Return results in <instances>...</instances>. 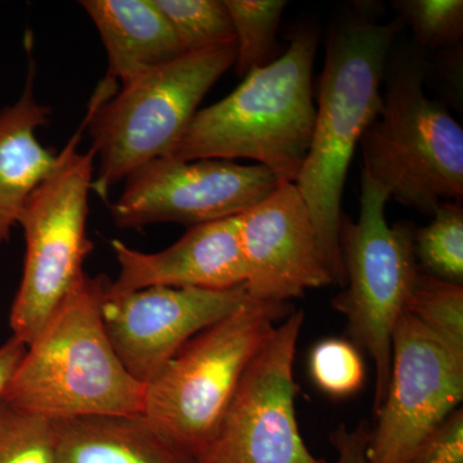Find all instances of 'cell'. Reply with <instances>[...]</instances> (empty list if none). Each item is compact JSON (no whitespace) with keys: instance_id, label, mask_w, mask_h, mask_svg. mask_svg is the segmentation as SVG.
<instances>
[{"instance_id":"cell-1","label":"cell","mask_w":463,"mask_h":463,"mask_svg":"<svg viewBox=\"0 0 463 463\" xmlns=\"http://www.w3.org/2000/svg\"><path fill=\"white\" fill-rule=\"evenodd\" d=\"M402 20L350 17L332 30L319 81L315 129L297 182L335 285L345 286L341 201L356 146L379 114L383 76Z\"/></svg>"},{"instance_id":"cell-2","label":"cell","mask_w":463,"mask_h":463,"mask_svg":"<svg viewBox=\"0 0 463 463\" xmlns=\"http://www.w3.org/2000/svg\"><path fill=\"white\" fill-rule=\"evenodd\" d=\"M105 279L84 273L70 289L26 345L5 403L53 421L143 414L146 385L128 373L103 326Z\"/></svg>"},{"instance_id":"cell-3","label":"cell","mask_w":463,"mask_h":463,"mask_svg":"<svg viewBox=\"0 0 463 463\" xmlns=\"http://www.w3.org/2000/svg\"><path fill=\"white\" fill-rule=\"evenodd\" d=\"M317 45L309 30L292 35L282 56L246 75L230 96L199 109L167 157L250 158L279 182H297L315 129Z\"/></svg>"},{"instance_id":"cell-4","label":"cell","mask_w":463,"mask_h":463,"mask_svg":"<svg viewBox=\"0 0 463 463\" xmlns=\"http://www.w3.org/2000/svg\"><path fill=\"white\" fill-rule=\"evenodd\" d=\"M236 54V44L190 52L121 85L109 99L97 90L84 120L99 160L91 191L108 200L114 185L167 156Z\"/></svg>"},{"instance_id":"cell-5","label":"cell","mask_w":463,"mask_h":463,"mask_svg":"<svg viewBox=\"0 0 463 463\" xmlns=\"http://www.w3.org/2000/svg\"><path fill=\"white\" fill-rule=\"evenodd\" d=\"M288 304L250 298L192 337L146 385L143 416L194 459L205 449L252 359Z\"/></svg>"},{"instance_id":"cell-6","label":"cell","mask_w":463,"mask_h":463,"mask_svg":"<svg viewBox=\"0 0 463 463\" xmlns=\"http://www.w3.org/2000/svg\"><path fill=\"white\" fill-rule=\"evenodd\" d=\"M422 84L421 67L395 69L359 146L364 173L390 199L432 215L440 203L462 201L463 130Z\"/></svg>"},{"instance_id":"cell-7","label":"cell","mask_w":463,"mask_h":463,"mask_svg":"<svg viewBox=\"0 0 463 463\" xmlns=\"http://www.w3.org/2000/svg\"><path fill=\"white\" fill-rule=\"evenodd\" d=\"M389 194L362 172L358 221L343 215L340 250L345 289L332 307L345 316L347 332L376 368L373 410L385 399L392 367V339L412 292L420 267L414 255V230L408 222L390 227L385 216Z\"/></svg>"},{"instance_id":"cell-8","label":"cell","mask_w":463,"mask_h":463,"mask_svg":"<svg viewBox=\"0 0 463 463\" xmlns=\"http://www.w3.org/2000/svg\"><path fill=\"white\" fill-rule=\"evenodd\" d=\"M83 132L58 152L57 165L27 199L18 225L26 252L23 279L9 313L12 336L29 345L84 272L94 154L78 151Z\"/></svg>"},{"instance_id":"cell-9","label":"cell","mask_w":463,"mask_h":463,"mask_svg":"<svg viewBox=\"0 0 463 463\" xmlns=\"http://www.w3.org/2000/svg\"><path fill=\"white\" fill-rule=\"evenodd\" d=\"M303 310L291 312L252 359L196 463H327L298 430L294 364Z\"/></svg>"},{"instance_id":"cell-10","label":"cell","mask_w":463,"mask_h":463,"mask_svg":"<svg viewBox=\"0 0 463 463\" xmlns=\"http://www.w3.org/2000/svg\"><path fill=\"white\" fill-rule=\"evenodd\" d=\"M462 399L463 350L402 313L392 332L388 390L371 430L368 461L410 462L422 439Z\"/></svg>"},{"instance_id":"cell-11","label":"cell","mask_w":463,"mask_h":463,"mask_svg":"<svg viewBox=\"0 0 463 463\" xmlns=\"http://www.w3.org/2000/svg\"><path fill=\"white\" fill-rule=\"evenodd\" d=\"M279 182L258 164L158 157L125 179L109 214L115 225L127 230L157 223L191 228L243 214L272 194Z\"/></svg>"},{"instance_id":"cell-12","label":"cell","mask_w":463,"mask_h":463,"mask_svg":"<svg viewBox=\"0 0 463 463\" xmlns=\"http://www.w3.org/2000/svg\"><path fill=\"white\" fill-rule=\"evenodd\" d=\"M108 279L100 298L103 326L121 364L143 385L192 337L251 298L245 285L227 289L149 288L111 294Z\"/></svg>"},{"instance_id":"cell-13","label":"cell","mask_w":463,"mask_h":463,"mask_svg":"<svg viewBox=\"0 0 463 463\" xmlns=\"http://www.w3.org/2000/svg\"><path fill=\"white\" fill-rule=\"evenodd\" d=\"M239 221L245 288L252 300L288 304L307 289L334 285L309 207L295 183L279 182Z\"/></svg>"},{"instance_id":"cell-14","label":"cell","mask_w":463,"mask_h":463,"mask_svg":"<svg viewBox=\"0 0 463 463\" xmlns=\"http://www.w3.org/2000/svg\"><path fill=\"white\" fill-rule=\"evenodd\" d=\"M120 272L108 279L111 294L149 288L227 289L245 285L246 267L240 240L239 216L194 225L158 252L111 242Z\"/></svg>"},{"instance_id":"cell-15","label":"cell","mask_w":463,"mask_h":463,"mask_svg":"<svg viewBox=\"0 0 463 463\" xmlns=\"http://www.w3.org/2000/svg\"><path fill=\"white\" fill-rule=\"evenodd\" d=\"M35 61L30 60L20 99L0 109V249L33 190L57 165L58 152L44 147L36 132L50 121L52 109L35 97Z\"/></svg>"},{"instance_id":"cell-16","label":"cell","mask_w":463,"mask_h":463,"mask_svg":"<svg viewBox=\"0 0 463 463\" xmlns=\"http://www.w3.org/2000/svg\"><path fill=\"white\" fill-rule=\"evenodd\" d=\"M109 57V83L136 80L184 54L155 0H84Z\"/></svg>"},{"instance_id":"cell-17","label":"cell","mask_w":463,"mask_h":463,"mask_svg":"<svg viewBox=\"0 0 463 463\" xmlns=\"http://www.w3.org/2000/svg\"><path fill=\"white\" fill-rule=\"evenodd\" d=\"M57 463H196L136 416H93L56 421Z\"/></svg>"},{"instance_id":"cell-18","label":"cell","mask_w":463,"mask_h":463,"mask_svg":"<svg viewBox=\"0 0 463 463\" xmlns=\"http://www.w3.org/2000/svg\"><path fill=\"white\" fill-rule=\"evenodd\" d=\"M236 33L237 75H246L272 63L279 51L277 32L288 2L283 0H224Z\"/></svg>"},{"instance_id":"cell-19","label":"cell","mask_w":463,"mask_h":463,"mask_svg":"<svg viewBox=\"0 0 463 463\" xmlns=\"http://www.w3.org/2000/svg\"><path fill=\"white\" fill-rule=\"evenodd\" d=\"M428 227L414 230V255L423 272L446 281L463 283V207L447 201L432 213Z\"/></svg>"},{"instance_id":"cell-20","label":"cell","mask_w":463,"mask_h":463,"mask_svg":"<svg viewBox=\"0 0 463 463\" xmlns=\"http://www.w3.org/2000/svg\"><path fill=\"white\" fill-rule=\"evenodd\" d=\"M184 53L236 44L224 0H155Z\"/></svg>"},{"instance_id":"cell-21","label":"cell","mask_w":463,"mask_h":463,"mask_svg":"<svg viewBox=\"0 0 463 463\" xmlns=\"http://www.w3.org/2000/svg\"><path fill=\"white\" fill-rule=\"evenodd\" d=\"M404 312L439 339L463 350V283L446 281L420 269Z\"/></svg>"},{"instance_id":"cell-22","label":"cell","mask_w":463,"mask_h":463,"mask_svg":"<svg viewBox=\"0 0 463 463\" xmlns=\"http://www.w3.org/2000/svg\"><path fill=\"white\" fill-rule=\"evenodd\" d=\"M0 463H57L56 421L2 399Z\"/></svg>"},{"instance_id":"cell-23","label":"cell","mask_w":463,"mask_h":463,"mask_svg":"<svg viewBox=\"0 0 463 463\" xmlns=\"http://www.w3.org/2000/svg\"><path fill=\"white\" fill-rule=\"evenodd\" d=\"M309 373L317 388L328 397H352L364 385V356L350 341L322 340L310 352Z\"/></svg>"},{"instance_id":"cell-24","label":"cell","mask_w":463,"mask_h":463,"mask_svg":"<svg viewBox=\"0 0 463 463\" xmlns=\"http://www.w3.org/2000/svg\"><path fill=\"white\" fill-rule=\"evenodd\" d=\"M417 42L428 48L448 47L461 39L462 0H403L395 3Z\"/></svg>"},{"instance_id":"cell-25","label":"cell","mask_w":463,"mask_h":463,"mask_svg":"<svg viewBox=\"0 0 463 463\" xmlns=\"http://www.w3.org/2000/svg\"><path fill=\"white\" fill-rule=\"evenodd\" d=\"M408 463H463V410L453 411L432 429Z\"/></svg>"},{"instance_id":"cell-26","label":"cell","mask_w":463,"mask_h":463,"mask_svg":"<svg viewBox=\"0 0 463 463\" xmlns=\"http://www.w3.org/2000/svg\"><path fill=\"white\" fill-rule=\"evenodd\" d=\"M370 423L362 421L354 429L340 425L331 432L330 441L337 453L336 463H370Z\"/></svg>"},{"instance_id":"cell-27","label":"cell","mask_w":463,"mask_h":463,"mask_svg":"<svg viewBox=\"0 0 463 463\" xmlns=\"http://www.w3.org/2000/svg\"><path fill=\"white\" fill-rule=\"evenodd\" d=\"M25 344L14 336L9 337L5 343L0 344V401H2L9 380L14 376L18 364L25 354Z\"/></svg>"}]
</instances>
